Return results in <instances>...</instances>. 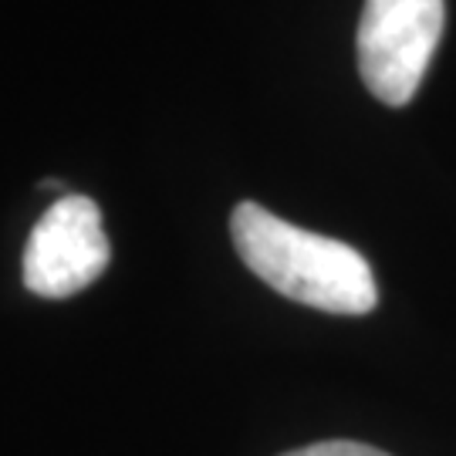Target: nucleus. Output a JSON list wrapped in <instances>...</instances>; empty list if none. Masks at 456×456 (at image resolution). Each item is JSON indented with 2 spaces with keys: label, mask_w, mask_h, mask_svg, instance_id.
Returning a JSON list of instances; mask_svg holds the SVG:
<instances>
[{
  "label": "nucleus",
  "mask_w": 456,
  "mask_h": 456,
  "mask_svg": "<svg viewBox=\"0 0 456 456\" xmlns=\"http://www.w3.org/2000/svg\"><path fill=\"white\" fill-rule=\"evenodd\" d=\"M230 237L240 261L297 305L328 314H369L379 305L372 267L345 240L294 227L257 203L233 207Z\"/></svg>",
  "instance_id": "f257e3e1"
},
{
  "label": "nucleus",
  "mask_w": 456,
  "mask_h": 456,
  "mask_svg": "<svg viewBox=\"0 0 456 456\" xmlns=\"http://www.w3.org/2000/svg\"><path fill=\"white\" fill-rule=\"evenodd\" d=\"M112 257L95 200L78 193L51 203L24 247V288L37 297H71L105 274Z\"/></svg>",
  "instance_id": "7ed1b4c3"
},
{
  "label": "nucleus",
  "mask_w": 456,
  "mask_h": 456,
  "mask_svg": "<svg viewBox=\"0 0 456 456\" xmlns=\"http://www.w3.org/2000/svg\"><path fill=\"white\" fill-rule=\"evenodd\" d=\"M443 0H365L359 20V71L379 102L403 109L423 85L443 37Z\"/></svg>",
  "instance_id": "f03ea898"
},
{
  "label": "nucleus",
  "mask_w": 456,
  "mask_h": 456,
  "mask_svg": "<svg viewBox=\"0 0 456 456\" xmlns=\"http://www.w3.org/2000/svg\"><path fill=\"white\" fill-rule=\"evenodd\" d=\"M284 456H389L375 446H365V443H352V440H328V443H314V446H305V450H291Z\"/></svg>",
  "instance_id": "20e7f679"
}]
</instances>
